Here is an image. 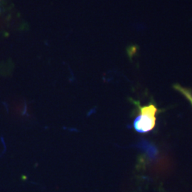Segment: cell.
I'll return each mask as SVG.
<instances>
[{
    "mask_svg": "<svg viewBox=\"0 0 192 192\" xmlns=\"http://www.w3.org/2000/svg\"><path fill=\"white\" fill-rule=\"evenodd\" d=\"M136 105L139 110V115L133 122L132 127L138 133L150 132L155 127L158 108L152 103L147 105H141L139 103H136Z\"/></svg>",
    "mask_w": 192,
    "mask_h": 192,
    "instance_id": "1",
    "label": "cell"
},
{
    "mask_svg": "<svg viewBox=\"0 0 192 192\" xmlns=\"http://www.w3.org/2000/svg\"><path fill=\"white\" fill-rule=\"evenodd\" d=\"M139 147L142 149L145 153L147 154L148 157L150 159H154L157 155V150L151 143L146 140H142L139 143Z\"/></svg>",
    "mask_w": 192,
    "mask_h": 192,
    "instance_id": "2",
    "label": "cell"
},
{
    "mask_svg": "<svg viewBox=\"0 0 192 192\" xmlns=\"http://www.w3.org/2000/svg\"><path fill=\"white\" fill-rule=\"evenodd\" d=\"M174 88L176 89L177 91L179 92L183 95L184 97H186V99L189 100L190 104L192 105V90L189 88H186L181 86L180 85L176 84L174 86Z\"/></svg>",
    "mask_w": 192,
    "mask_h": 192,
    "instance_id": "3",
    "label": "cell"
}]
</instances>
